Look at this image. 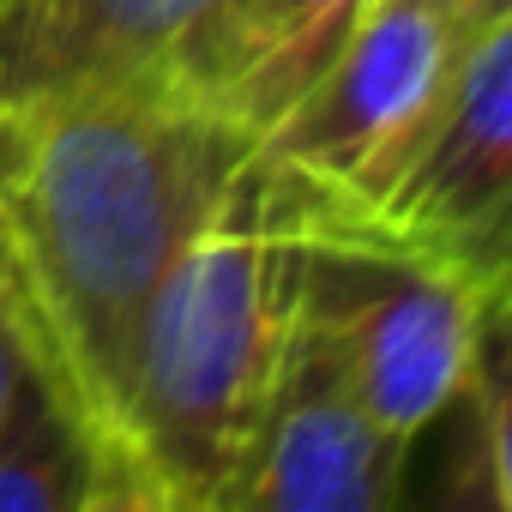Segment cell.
Wrapping results in <instances>:
<instances>
[{"instance_id":"7a4b0ae2","label":"cell","mask_w":512,"mask_h":512,"mask_svg":"<svg viewBox=\"0 0 512 512\" xmlns=\"http://www.w3.org/2000/svg\"><path fill=\"white\" fill-rule=\"evenodd\" d=\"M314 199L253 157L151 296L127 386L133 512H241L302 302Z\"/></svg>"},{"instance_id":"8fae6325","label":"cell","mask_w":512,"mask_h":512,"mask_svg":"<svg viewBox=\"0 0 512 512\" xmlns=\"http://www.w3.org/2000/svg\"><path fill=\"white\" fill-rule=\"evenodd\" d=\"M25 374H31L25 344H19V332H13V320H7V308H0V416L13 410V398H19Z\"/></svg>"},{"instance_id":"5b68a950","label":"cell","mask_w":512,"mask_h":512,"mask_svg":"<svg viewBox=\"0 0 512 512\" xmlns=\"http://www.w3.org/2000/svg\"><path fill=\"white\" fill-rule=\"evenodd\" d=\"M350 223L440 253L470 278L512 266V19L470 43L428 145L398 187Z\"/></svg>"},{"instance_id":"3957f363","label":"cell","mask_w":512,"mask_h":512,"mask_svg":"<svg viewBox=\"0 0 512 512\" xmlns=\"http://www.w3.org/2000/svg\"><path fill=\"white\" fill-rule=\"evenodd\" d=\"M482 31L446 0H374L326 79L260 139L320 217H368L428 145Z\"/></svg>"},{"instance_id":"9c48e42d","label":"cell","mask_w":512,"mask_h":512,"mask_svg":"<svg viewBox=\"0 0 512 512\" xmlns=\"http://www.w3.org/2000/svg\"><path fill=\"white\" fill-rule=\"evenodd\" d=\"M0 512H109V482L79 422L25 374L0 416Z\"/></svg>"},{"instance_id":"277c9868","label":"cell","mask_w":512,"mask_h":512,"mask_svg":"<svg viewBox=\"0 0 512 512\" xmlns=\"http://www.w3.org/2000/svg\"><path fill=\"white\" fill-rule=\"evenodd\" d=\"M476 278L350 217H314L302 320L332 338L374 422L410 452L464 392Z\"/></svg>"},{"instance_id":"7c38bea8","label":"cell","mask_w":512,"mask_h":512,"mask_svg":"<svg viewBox=\"0 0 512 512\" xmlns=\"http://www.w3.org/2000/svg\"><path fill=\"white\" fill-rule=\"evenodd\" d=\"M446 7H458L476 31H494V25L512 19V0H446Z\"/></svg>"},{"instance_id":"ba28073f","label":"cell","mask_w":512,"mask_h":512,"mask_svg":"<svg viewBox=\"0 0 512 512\" xmlns=\"http://www.w3.org/2000/svg\"><path fill=\"white\" fill-rule=\"evenodd\" d=\"M205 0H0V103L169 79Z\"/></svg>"},{"instance_id":"8992f818","label":"cell","mask_w":512,"mask_h":512,"mask_svg":"<svg viewBox=\"0 0 512 512\" xmlns=\"http://www.w3.org/2000/svg\"><path fill=\"white\" fill-rule=\"evenodd\" d=\"M404 458L410 452L374 422L332 338L308 326L296 308L266 440L241 488V512H380L398 500Z\"/></svg>"},{"instance_id":"6da1fadb","label":"cell","mask_w":512,"mask_h":512,"mask_svg":"<svg viewBox=\"0 0 512 512\" xmlns=\"http://www.w3.org/2000/svg\"><path fill=\"white\" fill-rule=\"evenodd\" d=\"M253 157L175 79L0 103V308L91 440L109 512H133L121 422L151 296Z\"/></svg>"},{"instance_id":"52a82bcc","label":"cell","mask_w":512,"mask_h":512,"mask_svg":"<svg viewBox=\"0 0 512 512\" xmlns=\"http://www.w3.org/2000/svg\"><path fill=\"white\" fill-rule=\"evenodd\" d=\"M368 7L374 0H205L169 79L266 139L326 79Z\"/></svg>"},{"instance_id":"30bf717a","label":"cell","mask_w":512,"mask_h":512,"mask_svg":"<svg viewBox=\"0 0 512 512\" xmlns=\"http://www.w3.org/2000/svg\"><path fill=\"white\" fill-rule=\"evenodd\" d=\"M464 404L476 410V428H482L488 494H494V506L512 512V266L476 278Z\"/></svg>"}]
</instances>
